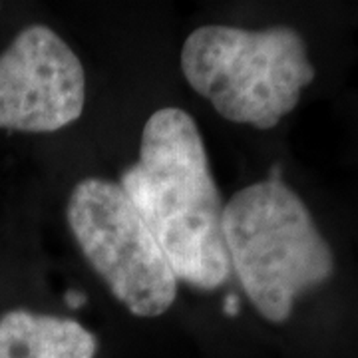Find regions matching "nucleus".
Masks as SVG:
<instances>
[{
  "label": "nucleus",
  "mask_w": 358,
  "mask_h": 358,
  "mask_svg": "<svg viewBox=\"0 0 358 358\" xmlns=\"http://www.w3.org/2000/svg\"><path fill=\"white\" fill-rule=\"evenodd\" d=\"M120 185L179 281L199 291L227 282L225 203L192 115L173 106L150 115L141 131L138 162L122 171Z\"/></svg>",
  "instance_id": "f257e3e1"
},
{
  "label": "nucleus",
  "mask_w": 358,
  "mask_h": 358,
  "mask_svg": "<svg viewBox=\"0 0 358 358\" xmlns=\"http://www.w3.org/2000/svg\"><path fill=\"white\" fill-rule=\"evenodd\" d=\"M231 273L273 324L291 319L299 296L333 279L334 253L305 201L279 178L251 183L223 209Z\"/></svg>",
  "instance_id": "f03ea898"
},
{
  "label": "nucleus",
  "mask_w": 358,
  "mask_h": 358,
  "mask_svg": "<svg viewBox=\"0 0 358 358\" xmlns=\"http://www.w3.org/2000/svg\"><path fill=\"white\" fill-rule=\"evenodd\" d=\"M179 64L221 117L257 129L279 126L317 76L305 38L291 26H199L183 42Z\"/></svg>",
  "instance_id": "7ed1b4c3"
},
{
  "label": "nucleus",
  "mask_w": 358,
  "mask_h": 358,
  "mask_svg": "<svg viewBox=\"0 0 358 358\" xmlns=\"http://www.w3.org/2000/svg\"><path fill=\"white\" fill-rule=\"evenodd\" d=\"M66 219L82 255L134 317L154 319L178 296V275L120 183L78 181Z\"/></svg>",
  "instance_id": "20e7f679"
},
{
  "label": "nucleus",
  "mask_w": 358,
  "mask_h": 358,
  "mask_svg": "<svg viewBox=\"0 0 358 358\" xmlns=\"http://www.w3.org/2000/svg\"><path fill=\"white\" fill-rule=\"evenodd\" d=\"M86 106L84 66L62 36L30 24L0 54V129L52 134Z\"/></svg>",
  "instance_id": "39448f33"
},
{
  "label": "nucleus",
  "mask_w": 358,
  "mask_h": 358,
  "mask_svg": "<svg viewBox=\"0 0 358 358\" xmlns=\"http://www.w3.org/2000/svg\"><path fill=\"white\" fill-rule=\"evenodd\" d=\"M98 336L82 322L13 308L0 315V358H96Z\"/></svg>",
  "instance_id": "423d86ee"
},
{
  "label": "nucleus",
  "mask_w": 358,
  "mask_h": 358,
  "mask_svg": "<svg viewBox=\"0 0 358 358\" xmlns=\"http://www.w3.org/2000/svg\"><path fill=\"white\" fill-rule=\"evenodd\" d=\"M66 305L72 308H78L82 307L84 303H86V296L82 293H78V291H70V293H66Z\"/></svg>",
  "instance_id": "0eeeda50"
},
{
  "label": "nucleus",
  "mask_w": 358,
  "mask_h": 358,
  "mask_svg": "<svg viewBox=\"0 0 358 358\" xmlns=\"http://www.w3.org/2000/svg\"><path fill=\"white\" fill-rule=\"evenodd\" d=\"M237 308H239V301H237V296H227V301H225V315H237Z\"/></svg>",
  "instance_id": "6e6552de"
}]
</instances>
